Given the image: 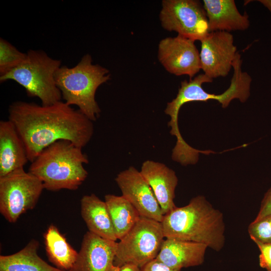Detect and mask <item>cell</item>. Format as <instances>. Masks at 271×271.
Listing matches in <instances>:
<instances>
[{
	"instance_id": "obj_1",
	"label": "cell",
	"mask_w": 271,
	"mask_h": 271,
	"mask_svg": "<svg viewBox=\"0 0 271 271\" xmlns=\"http://www.w3.org/2000/svg\"><path fill=\"white\" fill-rule=\"evenodd\" d=\"M9 120L16 127L32 163L45 148L60 141L81 148L94 132L92 121L62 101L49 105L17 101L10 104Z\"/></svg>"
},
{
	"instance_id": "obj_2",
	"label": "cell",
	"mask_w": 271,
	"mask_h": 271,
	"mask_svg": "<svg viewBox=\"0 0 271 271\" xmlns=\"http://www.w3.org/2000/svg\"><path fill=\"white\" fill-rule=\"evenodd\" d=\"M166 238L201 243L215 251L224 246L225 226L223 214L202 195L191 199L164 215L161 222Z\"/></svg>"
},
{
	"instance_id": "obj_3",
	"label": "cell",
	"mask_w": 271,
	"mask_h": 271,
	"mask_svg": "<svg viewBox=\"0 0 271 271\" xmlns=\"http://www.w3.org/2000/svg\"><path fill=\"white\" fill-rule=\"evenodd\" d=\"M82 149L68 141H57L42 151L29 172L47 190H77L88 176L83 164H88V159Z\"/></svg>"
},
{
	"instance_id": "obj_4",
	"label": "cell",
	"mask_w": 271,
	"mask_h": 271,
	"mask_svg": "<svg viewBox=\"0 0 271 271\" xmlns=\"http://www.w3.org/2000/svg\"><path fill=\"white\" fill-rule=\"evenodd\" d=\"M241 65V56L237 52L232 64L233 74L230 85L220 94L209 93L203 89V83L213 81V79L205 74H199L189 81L184 80L181 82L176 97L167 103L165 110V113L170 116L168 125L171 127V135L176 138L175 146L177 148H183L187 145V143L181 136L178 124L179 110L183 104L192 101L215 100L221 103L223 108H226L234 99H238L242 103L247 100L250 95L252 79L247 73L242 71Z\"/></svg>"
},
{
	"instance_id": "obj_5",
	"label": "cell",
	"mask_w": 271,
	"mask_h": 271,
	"mask_svg": "<svg viewBox=\"0 0 271 271\" xmlns=\"http://www.w3.org/2000/svg\"><path fill=\"white\" fill-rule=\"evenodd\" d=\"M90 55H84L75 66H61L55 79L62 99L69 105H76L83 114L93 121L101 111L95 100L97 88L110 79L109 70L93 64Z\"/></svg>"
},
{
	"instance_id": "obj_6",
	"label": "cell",
	"mask_w": 271,
	"mask_h": 271,
	"mask_svg": "<svg viewBox=\"0 0 271 271\" xmlns=\"http://www.w3.org/2000/svg\"><path fill=\"white\" fill-rule=\"evenodd\" d=\"M60 67L59 60L49 57L43 50L31 49L22 63L0 76V82L14 80L25 89L27 95L38 97L42 105H49L61 101V93L55 79Z\"/></svg>"
},
{
	"instance_id": "obj_7",
	"label": "cell",
	"mask_w": 271,
	"mask_h": 271,
	"mask_svg": "<svg viewBox=\"0 0 271 271\" xmlns=\"http://www.w3.org/2000/svg\"><path fill=\"white\" fill-rule=\"evenodd\" d=\"M161 222L140 217L133 227L116 243L114 264H133L142 268L155 259L164 241Z\"/></svg>"
},
{
	"instance_id": "obj_8",
	"label": "cell",
	"mask_w": 271,
	"mask_h": 271,
	"mask_svg": "<svg viewBox=\"0 0 271 271\" xmlns=\"http://www.w3.org/2000/svg\"><path fill=\"white\" fill-rule=\"evenodd\" d=\"M44 189L42 182L24 168L0 177V212L11 223L33 209Z\"/></svg>"
},
{
	"instance_id": "obj_9",
	"label": "cell",
	"mask_w": 271,
	"mask_h": 271,
	"mask_svg": "<svg viewBox=\"0 0 271 271\" xmlns=\"http://www.w3.org/2000/svg\"><path fill=\"white\" fill-rule=\"evenodd\" d=\"M160 20L164 29L194 41H201L209 33L206 14L199 1L164 0Z\"/></svg>"
},
{
	"instance_id": "obj_10",
	"label": "cell",
	"mask_w": 271,
	"mask_h": 271,
	"mask_svg": "<svg viewBox=\"0 0 271 271\" xmlns=\"http://www.w3.org/2000/svg\"><path fill=\"white\" fill-rule=\"evenodd\" d=\"M201 69L213 79L227 76L237 54L233 35L228 32H210L201 41Z\"/></svg>"
},
{
	"instance_id": "obj_11",
	"label": "cell",
	"mask_w": 271,
	"mask_h": 271,
	"mask_svg": "<svg viewBox=\"0 0 271 271\" xmlns=\"http://www.w3.org/2000/svg\"><path fill=\"white\" fill-rule=\"evenodd\" d=\"M194 41L178 35L162 39L158 46V59L169 73L186 75L191 79L201 69L200 53Z\"/></svg>"
},
{
	"instance_id": "obj_12",
	"label": "cell",
	"mask_w": 271,
	"mask_h": 271,
	"mask_svg": "<svg viewBox=\"0 0 271 271\" xmlns=\"http://www.w3.org/2000/svg\"><path fill=\"white\" fill-rule=\"evenodd\" d=\"M115 181L122 196L134 207L141 217L162 222L164 215L152 188L140 171L129 167L120 172Z\"/></svg>"
},
{
	"instance_id": "obj_13",
	"label": "cell",
	"mask_w": 271,
	"mask_h": 271,
	"mask_svg": "<svg viewBox=\"0 0 271 271\" xmlns=\"http://www.w3.org/2000/svg\"><path fill=\"white\" fill-rule=\"evenodd\" d=\"M116 243L87 231L77 259L69 271H109L114 264Z\"/></svg>"
},
{
	"instance_id": "obj_14",
	"label": "cell",
	"mask_w": 271,
	"mask_h": 271,
	"mask_svg": "<svg viewBox=\"0 0 271 271\" xmlns=\"http://www.w3.org/2000/svg\"><path fill=\"white\" fill-rule=\"evenodd\" d=\"M140 172L152 188L164 215L176 207L174 199L178 179L172 169L164 164L147 160Z\"/></svg>"
},
{
	"instance_id": "obj_15",
	"label": "cell",
	"mask_w": 271,
	"mask_h": 271,
	"mask_svg": "<svg viewBox=\"0 0 271 271\" xmlns=\"http://www.w3.org/2000/svg\"><path fill=\"white\" fill-rule=\"evenodd\" d=\"M207 247L201 243L166 238L156 258L175 269L198 266L204 261Z\"/></svg>"
},
{
	"instance_id": "obj_16",
	"label": "cell",
	"mask_w": 271,
	"mask_h": 271,
	"mask_svg": "<svg viewBox=\"0 0 271 271\" xmlns=\"http://www.w3.org/2000/svg\"><path fill=\"white\" fill-rule=\"evenodd\" d=\"M209 32L244 31L250 25L249 16L240 14L233 0H204Z\"/></svg>"
},
{
	"instance_id": "obj_17",
	"label": "cell",
	"mask_w": 271,
	"mask_h": 271,
	"mask_svg": "<svg viewBox=\"0 0 271 271\" xmlns=\"http://www.w3.org/2000/svg\"><path fill=\"white\" fill-rule=\"evenodd\" d=\"M29 161L26 146L14 124L0 121V177L24 166Z\"/></svg>"
},
{
	"instance_id": "obj_18",
	"label": "cell",
	"mask_w": 271,
	"mask_h": 271,
	"mask_svg": "<svg viewBox=\"0 0 271 271\" xmlns=\"http://www.w3.org/2000/svg\"><path fill=\"white\" fill-rule=\"evenodd\" d=\"M81 214L89 231L104 239H117L105 201L94 194L84 195L81 199Z\"/></svg>"
},
{
	"instance_id": "obj_19",
	"label": "cell",
	"mask_w": 271,
	"mask_h": 271,
	"mask_svg": "<svg viewBox=\"0 0 271 271\" xmlns=\"http://www.w3.org/2000/svg\"><path fill=\"white\" fill-rule=\"evenodd\" d=\"M39 243L32 239L18 252L0 256V271H65L50 265L37 254Z\"/></svg>"
},
{
	"instance_id": "obj_20",
	"label": "cell",
	"mask_w": 271,
	"mask_h": 271,
	"mask_svg": "<svg viewBox=\"0 0 271 271\" xmlns=\"http://www.w3.org/2000/svg\"><path fill=\"white\" fill-rule=\"evenodd\" d=\"M45 249L49 260L58 268L70 270L78 256L77 252L54 225H51L44 235Z\"/></svg>"
},
{
	"instance_id": "obj_21",
	"label": "cell",
	"mask_w": 271,
	"mask_h": 271,
	"mask_svg": "<svg viewBox=\"0 0 271 271\" xmlns=\"http://www.w3.org/2000/svg\"><path fill=\"white\" fill-rule=\"evenodd\" d=\"M104 199L116 236L119 240L133 227L141 216L123 196L107 194Z\"/></svg>"
},
{
	"instance_id": "obj_22",
	"label": "cell",
	"mask_w": 271,
	"mask_h": 271,
	"mask_svg": "<svg viewBox=\"0 0 271 271\" xmlns=\"http://www.w3.org/2000/svg\"><path fill=\"white\" fill-rule=\"evenodd\" d=\"M27 53L18 50L8 41L0 39V76L9 73L22 63Z\"/></svg>"
},
{
	"instance_id": "obj_23",
	"label": "cell",
	"mask_w": 271,
	"mask_h": 271,
	"mask_svg": "<svg viewBox=\"0 0 271 271\" xmlns=\"http://www.w3.org/2000/svg\"><path fill=\"white\" fill-rule=\"evenodd\" d=\"M248 232L255 243H271V214L254 220L248 227Z\"/></svg>"
},
{
	"instance_id": "obj_24",
	"label": "cell",
	"mask_w": 271,
	"mask_h": 271,
	"mask_svg": "<svg viewBox=\"0 0 271 271\" xmlns=\"http://www.w3.org/2000/svg\"><path fill=\"white\" fill-rule=\"evenodd\" d=\"M260 251L259 264L266 271H271V243H255Z\"/></svg>"
},
{
	"instance_id": "obj_25",
	"label": "cell",
	"mask_w": 271,
	"mask_h": 271,
	"mask_svg": "<svg viewBox=\"0 0 271 271\" xmlns=\"http://www.w3.org/2000/svg\"><path fill=\"white\" fill-rule=\"evenodd\" d=\"M271 214V187L265 193L260 203L258 213L254 220H258Z\"/></svg>"
},
{
	"instance_id": "obj_26",
	"label": "cell",
	"mask_w": 271,
	"mask_h": 271,
	"mask_svg": "<svg viewBox=\"0 0 271 271\" xmlns=\"http://www.w3.org/2000/svg\"><path fill=\"white\" fill-rule=\"evenodd\" d=\"M141 271H181V269L172 268L155 258L144 265Z\"/></svg>"
},
{
	"instance_id": "obj_27",
	"label": "cell",
	"mask_w": 271,
	"mask_h": 271,
	"mask_svg": "<svg viewBox=\"0 0 271 271\" xmlns=\"http://www.w3.org/2000/svg\"><path fill=\"white\" fill-rule=\"evenodd\" d=\"M119 271H141V268L133 264H126L120 266Z\"/></svg>"
},
{
	"instance_id": "obj_28",
	"label": "cell",
	"mask_w": 271,
	"mask_h": 271,
	"mask_svg": "<svg viewBox=\"0 0 271 271\" xmlns=\"http://www.w3.org/2000/svg\"><path fill=\"white\" fill-rule=\"evenodd\" d=\"M264 7L267 8L271 13V0H258Z\"/></svg>"
},
{
	"instance_id": "obj_29",
	"label": "cell",
	"mask_w": 271,
	"mask_h": 271,
	"mask_svg": "<svg viewBox=\"0 0 271 271\" xmlns=\"http://www.w3.org/2000/svg\"><path fill=\"white\" fill-rule=\"evenodd\" d=\"M120 267L113 264L109 271H119Z\"/></svg>"
}]
</instances>
